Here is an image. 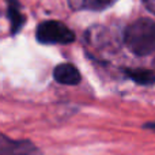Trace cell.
Segmentation results:
<instances>
[{"mask_svg": "<svg viewBox=\"0 0 155 155\" xmlns=\"http://www.w3.org/2000/svg\"><path fill=\"white\" fill-rule=\"evenodd\" d=\"M127 48L136 56H148L155 52V22L151 19H137L127 27L124 33Z\"/></svg>", "mask_w": 155, "mask_h": 155, "instance_id": "obj_1", "label": "cell"}, {"mask_svg": "<svg viewBox=\"0 0 155 155\" xmlns=\"http://www.w3.org/2000/svg\"><path fill=\"white\" fill-rule=\"evenodd\" d=\"M74 38V33L61 22L46 21L37 27V40L41 44H71Z\"/></svg>", "mask_w": 155, "mask_h": 155, "instance_id": "obj_2", "label": "cell"}, {"mask_svg": "<svg viewBox=\"0 0 155 155\" xmlns=\"http://www.w3.org/2000/svg\"><path fill=\"white\" fill-rule=\"evenodd\" d=\"M0 155H41V153L29 140H12L2 135Z\"/></svg>", "mask_w": 155, "mask_h": 155, "instance_id": "obj_3", "label": "cell"}, {"mask_svg": "<svg viewBox=\"0 0 155 155\" xmlns=\"http://www.w3.org/2000/svg\"><path fill=\"white\" fill-rule=\"evenodd\" d=\"M53 78L57 83L65 86H75L80 82V74L78 68L68 63L57 65L53 70Z\"/></svg>", "mask_w": 155, "mask_h": 155, "instance_id": "obj_4", "label": "cell"}, {"mask_svg": "<svg viewBox=\"0 0 155 155\" xmlns=\"http://www.w3.org/2000/svg\"><path fill=\"white\" fill-rule=\"evenodd\" d=\"M7 2V12H8V18H10L11 22V30L15 34L25 23V16L22 15L21 5L16 0H5Z\"/></svg>", "mask_w": 155, "mask_h": 155, "instance_id": "obj_5", "label": "cell"}, {"mask_svg": "<svg viewBox=\"0 0 155 155\" xmlns=\"http://www.w3.org/2000/svg\"><path fill=\"white\" fill-rule=\"evenodd\" d=\"M112 0H68L71 8L75 11H101L110 4Z\"/></svg>", "mask_w": 155, "mask_h": 155, "instance_id": "obj_6", "label": "cell"}, {"mask_svg": "<svg viewBox=\"0 0 155 155\" xmlns=\"http://www.w3.org/2000/svg\"><path fill=\"white\" fill-rule=\"evenodd\" d=\"M125 72H127V75L131 78L134 82H136L137 84L150 86V84H154L155 83V74L153 71L137 68V70H127Z\"/></svg>", "mask_w": 155, "mask_h": 155, "instance_id": "obj_7", "label": "cell"}, {"mask_svg": "<svg viewBox=\"0 0 155 155\" xmlns=\"http://www.w3.org/2000/svg\"><path fill=\"white\" fill-rule=\"evenodd\" d=\"M143 3H144L146 8H147L148 11L155 14V0H143Z\"/></svg>", "mask_w": 155, "mask_h": 155, "instance_id": "obj_8", "label": "cell"}, {"mask_svg": "<svg viewBox=\"0 0 155 155\" xmlns=\"http://www.w3.org/2000/svg\"><path fill=\"white\" fill-rule=\"evenodd\" d=\"M144 128H147V129H153V131H155V123H148V124H146Z\"/></svg>", "mask_w": 155, "mask_h": 155, "instance_id": "obj_9", "label": "cell"}]
</instances>
